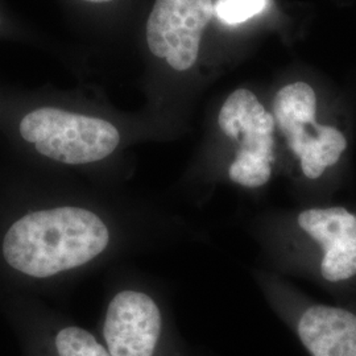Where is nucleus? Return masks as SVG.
Listing matches in <instances>:
<instances>
[{
  "mask_svg": "<svg viewBox=\"0 0 356 356\" xmlns=\"http://www.w3.org/2000/svg\"><path fill=\"white\" fill-rule=\"evenodd\" d=\"M110 243V231L94 211L60 206L28 213L6 232L1 252L10 267L47 279L82 267Z\"/></svg>",
  "mask_w": 356,
  "mask_h": 356,
  "instance_id": "f257e3e1",
  "label": "nucleus"
},
{
  "mask_svg": "<svg viewBox=\"0 0 356 356\" xmlns=\"http://www.w3.org/2000/svg\"><path fill=\"white\" fill-rule=\"evenodd\" d=\"M20 135L42 156L69 165L101 161L120 143L119 131L110 122L53 107L26 115Z\"/></svg>",
  "mask_w": 356,
  "mask_h": 356,
  "instance_id": "f03ea898",
  "label": "nucleus"
},
{
  "mask_svg": "<svg viewBox=\"0 0 356 356\" xmlns=\"http://www.w3.org/2000/svg\"><path fill=\"white\" fill-rule=\"evenodd\" d=\"M272 115L306 178L318 179L341 160L347 140L339 129L317 123V95L310 85L296 82L282 88L275 97Z\"/></svg>",
  "mask_w": 356,
  "mask_h": 356,
  "instance_id": "7ed1b4c3",
  "label": "nucleus"
},
{
  "mask_svg": "<svg viewBox=\"0 0 356 356\" xmlns=\"http://www.w3.org/2000/svg\"><path fill=\"white\" fill-rule=\"evenodd\" d=\"M218 124L239 148L229 168V179L248 189H257L272 177L275 163V118L252 91H234L223 103Z\"/></svg>",
  "mask_w": 356,
  "mask_h": 356,
  "instance_id": "20e7f679",
  "label": "nucleus"
},
{
  "mask_svg": "<svg viewBox=\"0 0 356 356\" xmlns=\"http://www.w3.org/2000/svg\"><path fill=\"white\" fill-rule=\"evenodd\" d=\"M102 337L111 356H179L169 341L160 306L138 291H123L111 300Z\"/></svg>",
  "mask_w": 356,
  "mask_h": 356,
  "instance_id": "39448f33",
  "label": "nucleus"
},
{
  "mask_svg": "<svg viewBox=\"0 0 356 356\" xmlns=\"http://www.w3.org/2000/svg\"><path fill=\"white\" fill-rule=\"evenodd\" d=\"M214 15L211 0H156L147 23V41L153 54L175 70L195 64L204 26Z\"/></svg>",
  "mask_w": 356,
  "mask_h": 356,
  "instance_id": "423d86ee",
  "label": "nucleus"
},
{
  "mask_svg": "<svg viewBox=\"0 0 356 356\" xmlns=\"http://www.w3.org/2000/svg\"><path fill=\"white\" fill-rule=\"evenodd\" d=\"M300 229L322 248L321 275L329 282L356 275V216L344 207H313L297 218Z\"/></svg>",
  "mask_w": 356,
  "mask_h": 356,
  "instance_id": "0eeeda50",
  "label": "nucleus"
},
{
  "mask_svg": "<svg viewBox=\"0 0 356 356\" xmlns=\"http://www.w3.org/2000/svg\"><path fill=\"white\" fill-rule=\"evenodd\" d=\"M294 327L312 356H356V314L347 309L309 306Z\"/></svg>",
  "mask_w": 356,
  "mask_h": 356,
  "instance_id": "6e6552de",
  "label": "nucleus"
},
{
  "mask_svg": "<svg viewBox=\"0 0 356 356\" xmlns=\"http://www.w3.org/2000/svg\"><path fill=\"white\" fill-rule=\"evenodd\" d=\"M266 6L267 0H218L214 13L222 22L238 24L261 13Z\"/></svg>",
  "mask_w": 356,
  "mask_h": 356,
  "instance_id": "1a4fd4ad",
  "label": "nucleus"
},
{
  "mask_svg": "<svg viewBox=\"0 0 356 356\" xmlns=\"http://www.w3.org/2000/svg\"><path fill=\"white\" fill-rule=\"evenodd\" d=\"M85 1H90V3H106V1H111V0H85Z\"/></svg>",
  "mask_w": 356,
  "mask_h": 356,
  "instance_id": "9d476101",
  "label": "nucleus"
}]
</instances>
